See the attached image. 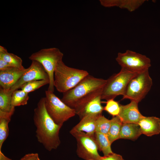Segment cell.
Returning a JSON list of instances; mask_svg holds the SVG:
<instances>
[{
    "label": "cell",
    "mask_w": 160,
    "mask_h": 160,
    "mask_svg": "<svg viewBox=\"0 0 160 160\" xmlns=\"http://www.w3.org/2000/svg\"><path fill=\"white\" fill-rule=\"evenodd\" d=\"M106 82L107 80L89 74L74 87L63 93L61 100L76 114L88 102L101 95Z\"/></svg>",
    "instance_id": "cell-1"
},
{
    "label": "cell",
    "mask_w": 160,
    "mask_h": 160,
    "mask_svg": "<svg viewBox=\"0 0 160 160\" xmlns=\"http://www.w3.org/2000/svg\"><path fill=\"white\" fill-rule=\"evenodd\" d=\"M45 101V97L39 101L34 110L33 120L37 140L50 151L56 149L60 144L59 133L62 127L55 124L48 114Z\"/></svg>",
    "instance_id": "cell-2"
},
{
    "label": "cell",
    "mask_w": 160,
    "mask_h": 160,
    "mask_svg": "<svg viewBox=\"0 0 160 160\" xmlns=\"http://www.w3.org/2000/svg\"><path fill=\"white\" fill-rule=\"evenodd\" d=\"M88 75L87 71L68 67L61 60L55 70L54 87L58 92L64 93L74 87Z\"/></svg>",
    "instance_id": "cell-3"
},
{
    "label": "cell",
    "mask_w": 160,
    "mask_h": 160,
    "mask_svg": "<svg viewBox=\"0 0 160 160\" xmlns=\"http://www.w3.org/2000/svg\"><path fill=\"white\" fill-rule=\"evenodd\" d=\"M63 54L56 47L44 48L32 54L29 57L31 61L40 63L47 73L49 81L48 90L54 92V71L58 63L62 60Z\"/></svg>",
    "instance_id": "cell-4"
},
{
    "label": "cell",
    "mask_w": 160,
    "mask_h": 160,
    "mask_svg": "<svg viewBox=\"0 0 160 160\" xmlns=\"http://www.w3.org/2000/svg\"><path fill=\"white\" fill-rule=\"evenodd\" d=\"M45 107L55 123L61 127L63 123L75 115V110L63 102L54 92L45 91Z\"/></svg>",
    "instance_id": "cell-5"
},
{
    "label": "cell",
    "mask_w": 160,
    "mask_h": 160,
    "mask_svg": "<svg viewBox=\"0 0 160 160\" xmlns=\"http://www.w3.org/2000/svg\"><path fill=\"white\" fill-rule=\"evenodd\" d=\"M152 84L148 70L137 73L129 82L122 99H128L138 103L145 98Z\"/></svg>",
    "instance_id": "cell-6"
},
{
    "label": "cell",
    "mask_w": 160,
    "mask_h": 160,
    "mask_svg": "<svg viewBox=\"0 0 160 160\" xmlns=\"http://www.w3.org/2000/svg\"><path fill=\"white\" fill-rule=\"evenodd\" d=\"M137 74L121 68L118 73L107 79L101 95V100L107 101L114 99L119 95L123 96L130 81Z\"/></svg>",
    "instance_id": "cell-7"
},
{
    "label": "cell",
    "mask_w": 160,
    "mask_h": 160,
    "mask_svg": "<svg viewBox=\"0 0 160 160\" xmlns=\"http://www.w3.org/2000/svg\"><path fill=\"white\" fill-rule=\"evenodd\" d=\"M116 60L121 68L136 73L148 70L151 66L149 58L129 50L118 53Z\"/></svg>",
    "instance_id": "cell-8"
},
{
    "label": "cell",
    "mask_w": 160,
    "mask_h": 160,
    "mask_svg": "<svg viewBox=\"0 0 160 160\" xmlns=\"http://www.w3.org/2000/svg\"><path fill=\"white\" fill-rule=\"evenodd\" d=\"M70 133L77 142L76 152L79 157L85 160H100L98 147L94 138L84 132L72 131Z\"/></svg>",
    "instance_id": "cell-9"
},
{
    "label": "cell",
    "mask_w": 160,
    "mask_h": 160,
    "mask_svg": "<svg viewBox=\"0 0 160 160\" xmlns=\"http://www.w3.org/2000/svg\"><path fill=\"white\" fill-rule=\"evenodd\" d=\"M49 80L48 75L41 65L38 62L33 60L30 66L21 77L9 90L11 93L20 89L25 83L32 81Z\"/></svg>",
    "instance_id": "cell-10"
},
{
    "label": "cell",
    "mask_w": 160,
    "mask_h": 160,
    "mask_svg": "<svg viewBox=\"0 0 160 160\" xmlns=\"http://www.w3.org/2000/svg\"><path fill=\"white\" fill-rule=\"evenodd\" d=\"M138 103L134 101L126 105H120V109L118 116L123 123L138 124L143 116L140 112Z\"/></svg>",
    "instance_id": "cell-11"
},
{
    "label": "cell",
    "mask_w": 160,
    "mask_h": 160,
    "mask_svg": "<svg viewBox=\"0 0 160 160\" xmlns=\"http://www.w3.org/2000/svg\"><path fill=\"white\" fill-rule=\"evenodd\" d=\"M27 70V68L20 69L11 67L0 71V87L5 90L9 91Z\"/></svg>",
    "instance_id": "cell-12"
},
{
    "label": "cell",
    "mask_w": 160,
    "mask_h": 160,
    "mask_svg": "<svg viewBox=\"0 0 160 160\" xmlns=\"http://www.w3.org/2000/svg\"><path fill=\"white\" fill-rule=\"evenodd\" d=\"M142 134L151 137L160 133V118L155 116H143L138 124Z\"/></svg>",
    "instance_id": "cell-13"
},
{
    "label": "cell",
    "mask_w": 160,
    "mask_h": 160,
    "mask_svg": "<svg viewBox=\"0 0 160 160\" xmlns=\"http://www.w3.org/2000/svg\"><path fill=\"white\" fill-rule=\"evenodd\" d=\"M101 115L91 114L84 117L70 131L83 132L91 136H94L95 132L96 120Z\"/></svg>",
    "instance_id": "cell-14"
},
{
    "label": "cell",
    "mask_w": 160,
    "mask_h": 160,
    "mask_svg": "<svg viewBox=\"0 0 160 160\" xmlns=\"http://www.w3.org/2000/svg\"><path fill=\"white\" fill-rule=\"evenodd\" d=\"M101 95H100L88 102L76 114L80 119L89 115L102 114L104 107L101 105Z\"/></svg>",
    "instance_id": "cell-15"
},
{
    "label": "cell",
    "mask_w": 160,
    "mask_h": 160,
    "mask_svg": "<svg viewBox=\"0 0 160 160\" xmlns=\"http://www.w3.org/2000/svg\"><path fill=\"white\" fill-rule=\"evenodd\" d=\"M142 134L138 124L123 123L120 134L119 139H124L135 140Z\"/></svg>",
    "instance_id": "cell-16"
},
{
    "label": "cell",
    "mask_w": 160,
    "mask_h": 160,
    "mask_svg": "<svg viewBox=\"0 0 160 160\" xmlns=\"http://www.w3.org/2000/svg\"><path fill=\"white\" fill-rule=\"evenodd\" d=\"M13 113L0 111V151L3 143L9 135L8 124Z\"/></svg>",
    "instance_id": "cell-17"
},
{
    "label": "cell",
    "mask_w": 160,
    "mask_h": 160,
    "mask_svg": "<svg viewBox=\"0 0 160 160\" xmlns=\"http://www.w3.org/2000/svg\"><path fill=\"white\" fill-rule=\"evenodd\" d=\"M0 58L5 61L12 67L23 69V60L16 55L8 52L6 49L0 46Z\"/></svg>",
    "instance_id": "cell-18"
},
{
    "label": "cell",
    "mask_w": 160,
    "mask_h": 160,
    "mask_svg": "<svg viewBox=\"0 0 160 160\" xmlns=\"http://www.w3.org/2000/svg\"><path fill=\"white\" fill-rule=\"evenodd\" d=\"M94 138L97 145L98 149L102 151L104 156H107L113 153L110 143L107 135L95 132Z\"/></svg>",
    "instance_id": "cell-19"
},
{
    "label": "cell",
    "mask_w": 160,
    "mask_h": 160,
    "mask_svg": "<svg viewBox=\"0 0 160 160\" xmlns=\"http://www.w3.org/2000/svg\"><path fill=\"white\" fill-rule=\"evenodd\" d=\"M12 93L0 87V111L14 113L15 107L12 104Z\"/></svg>",
    "instance_id": "cell-20"
},
{
    "label": "cell",
    "mask_w": 160,
    "mask_h": 160,
    "mask_svg": "<svg viewBox=\"0 0 160 160\" xmlns=\"http://www.w3.org/2000/svg\"><path fill=\"white\" fill-rule=\"evenodd\" d=\"M111 120L110 127L107 135L110 143L119 139L122 122L118 116H113Z\"/></svg>",
    "instance_id": "cell-21"
},
{
    "label": "cell",
    "mask_w": 160,
    "mask_h": 160,
    "mask_svg": "<svg viewBox=\"0 0 160 160\" xmlns=\"http://www.w3.org/2000/svg\"><path fill=\"white\" fill-rule=\"evenodd\" d=\"M29 98L28 93L21 89L15 90L12 95V105L15 107L26 105L27 104Z\"/></svg>",
    "instance_id": "cell-22"
},
{
    "label": "cell",
    "mask_w": 160,
    "mask_h": 160,
    "mask_svg": "<svg viewBox=\"0 0 160 160\" xmlns=\"http://www.w3.org/2000/svg\"><path fill=\"white\" fill-rule=\"evenodd\" d=\"M146 1L145 0H119L118 7L132 12L139 8Z\"/></svg>",
    "instance_id": "cell-23"
},
{
    "label": "cell",
    "mask_w": 160,
    "mask_h": 160,
    "mask_svg": "<svg viewBox=\"0 0 160 160\" xmlns=\"http://www.w3.org/2000/svg\"><path fill=\"white\" fill-rule=\"evenodd\" d=\"M111 125V120L102 115L97 118L96 123L95 132L107 135Z\"/></svg>",
    "instance_id": "cell-24"
},
{
    "label": "cell",
    "mask_w": 160,
    "mask_h": 160,
    "mask_svg": "<svg viewBox=\"0 0 160 160\" xmlns=\"http://www.w3.org/2000/svg\"><path fill=\"white\" fill-rule=\"evenodd\" d=\"M49 80H41L32 81L23 84L20 89L28 93L33 92L42 86L49 84Z\"/></svg>",
    "instance_id": "cell-25"
},
{
    "label": "cell",
    "mask_w": 160,
    "mask_h": 160,
    "mask_svg": "<svg viewBox=\"0 0 160 160\" xmlns=\"http://www.w3.org/2000/svg\"><path fill=\"white\" fill-rule=\"evenodd\" d=\"M105 103L106 104L103 108V110L113 116H118L120 109V105L118 102L114 99H110L107 100Z\"/></svg>",
    "instance_id": "cell-26"
},
{
    "label": "cell",
    "mask_w": 160,
    "mask_h": 160,
    "mask_svg": "<svg viewBox=\"0 0 160 160\" xmlns=\"http://www.w3.org/2000/svg\"><path fill=\"white\" fill-rule=\"evenodd\" d=\"M100 160H124L120 155L113 153L107 156H101Z\"/></svg>",
    "instance_id": "cell-27"
},
{
    "label": "cell",
    "mask_w": 160,
    "mask_h": 160,
    "mask_svg": "<svg viewBox=\"0 0 160 160\" xmlns=\"http://www.w3.org/2000/svg\"><path fill=\"white\" fill-rule=\"evenodd\" d=\"M19 160H40L37 153H31L25 154Z\"/></svg>",
    "instance_id": "cell-28"
},
{
    "label": "cell",
    "mask_w": 160,
    "mask_h": 160,
    "mask_svg": "<svg viewBox=\"0 0 160 160\" xmlns=\"http://www.w3.org/2000/svg\"><path fill=\"white\" fill-rule=\"evenodd\" d=\"M12 67L7 63L0 58V71L7 69Z\"/></svg>",
    "instance_id": "cell-29"
},
{
    "label": "cell",
    "mask_w": 160,
    "mask_h": 160,
    "mask_svg": "<svg viewBox=\"0 0 160 160\" xmlns=\"http://www.w3.org/2000/svg\"><path fill=\"white\" fill-rule=\"evenodd\" d=\"M0 160H12L6 156L1 151H0Z\"/></svg>",
    "instance_id": "cell-30"
},
{
    "label": "cell",
    "mask_w": 160,
    "mask_h": 160,
    "mask_svg": "<svg viewBox=\"0 0 160 160\" xmlns=\"http://www.w3.org/2000/svg\"><path fill=\"white\" fill-rule=\"evenodd\" d=\"M94 160L90 159V160Z\"/></svg>",
    "instance_id": "cell-31"
}]
</instances>
